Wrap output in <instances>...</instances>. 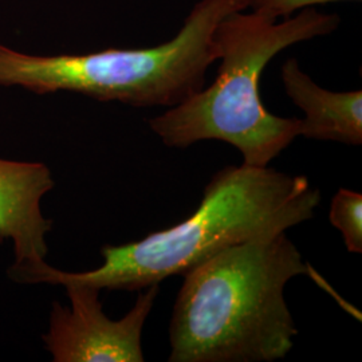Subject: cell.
Wrapping results in <instances>:
<instances>
[{
    "mask_svg": "<svg viewBox=\"0 0 362 362\" xmlns=\"http://www.w3.org/2000/svg\"><path fill=\"white\" fill-rule=\"evenodd\" d=\"M54 187L46 164L0 158V243H13V282L46 263L52 220L43 215L42 200Z\"/></svg>",
    "mask_w": 362,
    "mask_h": 362,
    "instance_id": "6",
    "label": "cell"
},
{
    "mask_svg": "<svg viewBox=\"0 0 362 362\" xmlns=\"http://www.w3.org/2000/svg\"><path fill=\"white\" fill-rule=\"evenodd\" d=\"M248 7L250 0H199L177 34L153 47L34 55L0 45V86L169 109L204 86L209 66L218 61L220 21Z\"/></svg>",
    "mask_w": 362,
    "mask_h": 362,
    "instance_id": "4",
    "label": "cell"
},
{
    "mask_svg": "<svg viewBox=\"0 0 362 362\" xmlns=\"http://www.w3.org/2000/svg\"><path fill=\"white\" fill-rule=\"evenodd\" d=\"M286 233L228 247L185 272L169 324L170 362H272L298 327L286 285L308 274Z\"/></svg>",
    "mask_w": 362,
    "mask_h": 362,
    "instance_id": "2",
    "label": "cell"
},
{
    "mask_svg": "<svg viewBox=\"0 0 362 362\" xmlns=\"http://www.w3.org/2000/svg\"><path fill=\"white\" fill-rule=\"evenodd\" d=\"M288 98L303 112L299 136L346 145L362 144V91H332L315 83L288 58L281 69Z\"/></svg>",
    "mask_w": 362,
    "mask_h": 362,
    "instance_id": "7",
    "label": "cell"
},
{
    "mask_svg": "<svg viewBox=\"0 0 362 362\" xmlns=\"http://www.w3.org/2000/svg\"><path fill=\"white\" fill-rule=\"evenodd\" d=\"M339 22L336 13L314 7L275 22L251 10L227 15L215 30L220 61L215 81L151 118V129L167 146L218 140L235 146L245 165L267 167L299 136L300 118L275 116L266 109L262 73L279 52L333 34Z\"/></svg>",
    "mask_w": 362,
    "mask_h": 362,
    "instance_id": "3",
    "label": "cell"
},
{
    "mask_svg": "<svg viewBox=\"0 0 362 362\" xmlns=\"http://www.w3.org/2000/svg\"><path fill=\"white\" fill-rule=\"evenodd\" d=\"M329 220L342 235L346 250L351 254L362 252V194L341 188L334 194Z\"/></svg>",
    "mask_w": 362,
    "mask_h": 362,
    "instance_id": "8",
    "label": "cell"
},
{
    "mask_svg": "<svg viewBox=\"0 0 362 362\" xmlns=\"http://www.w3.org/2000/svg\"><path fill=\"white\" fill-rule=\"evenodd\" d=\"M337 1H361V0H250L252 13H258L269 21H282L293 15L315 6L337 3Z\"/></svg>",
    "mask_w": 362,
    "mask_h": 362,
    "instance_id": "9",
    "label": "cell"
},
{
    "mask_svg": "<svg viewBox=\"0 0 362 362\" xmlns=\"http://www.w3.org/2000/svg\"><path fill=\"white\" fill-rule=\"evenodd\" d=\"M70 306L52 302L49 330L42 336L54 362H144L143 329L155 306L158 285L140 290L134 306L121 320H110L101 290L66 281Z\"/></svg>",
    "mask_w": 362,
    "mask_h": 362,
    "instance_id": "5",
    "label": "cell"
},
{
    "mask_svg": "<svg viewBox=\"0 0 362 362\" xmlns=\"http://www.w3.org/2000/svg\"><path fill=\"white\" fill-rule=\"evenodd\" d=\"M320 203V189L303 175L269 165H228L214 175L200 206L179 224L137 242L103 247V264L94 270L62 272L46 262L26 274L22 284L71 281L101 291H140L184 275L228 247L286 233L313 219Z\"/></svg>",
    "mask_w": 362,
    "mask_h": 362,
    "instance_id": "1",
    "label": "cell"
}]
</instances>
